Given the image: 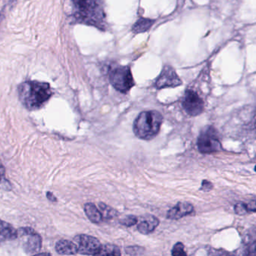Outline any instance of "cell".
<instances>
[{
  "mask_svg": "<svg viewBox=\"0 0 256 256\" xmlns=\"http://www.w3.org/2000/svg\"><path fill=\"white\" fill-rule=\"evenodd\" d=\"M98 255H121V251L118 246L114 244H106L102 246V250Z\"/></svg>",
  "mask_w": 256,
  "mask_h": 256,
  "instance_id": "obj_18",
  "label": "cell"
},
{
  "mask_svg": "<svg viewBox=\"0 0 256 256\" xmlns=\"http://www.w3.org/2000/svg\"><path fill=\"white\" fill-rule=\"evenodd\" d=\"M234 211L238 215H244L250 212L256 213V201H250L248 204L238 203L234 206Z\"/></svg>",
  "mask_w": 256,
  "mask_h": 256,
  "instance_id": "obj_16",
  "label": "cell"
},
{
  "mask_svg": "<svg viewBox=\"0 0 256 256\" xmlns=\"http://www.w3.org/2000/svg\"><path fill=\"white\" fill-rule=\"evenodd\" d=\"M213 188V185L210 182L208 181V180H203L202 183V187L200 188V190L204 191V192H208V191L212 190Z\"/></svg>",
  "mask_w": 256,
  "mask_h": 256,
  "instance_id": "obj_22",
  "label": "cell"
},
{
  "mask_svg": "<svg viewBox=\"0 0 256 256\" xmlns=\"http://www.w3.org/2000/svg\"><path fill=\"white\" fill-rule=\"evenodd\" d=\"M84 211L87 217L93 223L98 224L104 220L103 216L99 208L92 203H87L84 205Z\"/></svg>",
  "mask_w": 256,
  "mask_h": 256,
  "instance_id": "obj_14",
  "label": "cell"
},
{
  "mask_svg": "<svg viewBox=\"0 0 256 256\" xmlns=\"http://www.w3.org/2000/svg\"><path fill=\"white\" fill-rule=\"evenodd\" d=\"M154 20L148 18H140L132 26V32L136 34L142 33L150 30V27L154 24Z\"/></svg>",
  "mask_w": 256,
  "mask_h": 256,
  "instance_id": "obj_15",
  "label": "cell"
},
{
  "mask_svg": "<svg viewBox=\"0 0 256 256\" xmlns=\"http://www.w3.org/2000/svg\"><path fill=\"white\" fill-rule=\"evenodd\" d=\"M138 222V219L136 216H132V215H130V216H126L124 219H122L121 224L122 225H124L126 227H131L132 225H136Z\"/></svg>",
  "mask_w": 256,
  "mask_h": 256,
  "instance_id": "obj_20",
  "label": "cell"
},
{
  "mask_svg": "<svg viewBox=\"0 0 256 256\" xmlns=\"http://www.w3.org/2000/svg\"><path fill=\"white\" fill-rule=\"evenodd\" d=\"M98 207L104 219H111L118 216V212L115 209L104 203H99Z\"/></svg>",
  "mask_w": 256,
  "mask_h": 256,
  "instance_id": "obj_17",
  "label": "cell"
},
{
  "mask_svg": "<svg viewBox=\"0 0 256 256\" xmlns=\"http://www.w3.org/2000/svg\"><path fill=\"white\" fill-rule=\"evenodd\" d=\"M255 171H256V167H255Z\"/></svg>",
  "mask_w": 256,
  "mask_h": 256,
  "instance_id": "obj_27",
  "label": "cell"
},
{
  "mask_svg": "<svg viewBox=\"0 0 256 256\" xmlns=\"http://www.w3.org/2000/svg\"><path fill=\"white\" fill-rule=\"evenodd\" d=\"M162 122L164 117L158 111H143L134 121V134L140 139H153L159 133Z\"/></svg>",
  "mask_w": 256,
  "mask_h": 256,
  "instance_id": "obj_3",
  "label": "cell"
},
{
  "mask_svg": "<svg viewBox=\"0 0 256 256\" xmlns=\"http://www.w3.org/2000/svg\"><path fill=\"white\" fill-rule=\"evenodd\" d=\"M182 106L186 114L196 117L204 111V102L200 96L192 90H186L182 100Z\"/></svg>",
  "mask_w": 256,
  "mask_h": 256,
  "instance_id": "obj_7",
  "label": "cell"
},
{
  "mask_svg": "<svg viewBox=\"0 0 256 256\" xmlns=\"http://www.w3.org/2000/svg\"><path fill=\"white\" fill-rule=\"evenodd\" d=\"M18 95L24 107L28 110H36L49 100L52 96V90L48 83L26 81L18 87Z\"/></svg>",
  "mask_w": 256,
  "mask_h": 256,
  "instance_id": "obj_2",
  "label": "cell"
},
{
  "mask_svg": "<svg viewBox=\"0 0 256 256\" xmlns=\"http://www.w3.org/2000/svg\"><path fill=\"white\" fill-rule=\"evenodd\" d=\"M74 240L78 244V253L87 255H98L102 250V243L92 236L80 234L75 237Z\"/></svg>",
  "mask_w": 256,
  "mask_h": 256,
  "instance_id": "obj_6",
  "label": "cell"
},
{
  "mask_svg": "<svg viewBox=\"0 0 256 256\" xmlns=\"http://www.w3.org/2000/svg\"><path fill=\"white\" fill-rule=\"evenodd\" d=\"M46 197H48V198L50 201H54V202H56V201H57L56 198V197L54 196L51 192H48V193H46Z\"/></svg>",
  "mask_w": 256,
  "mask_h": 256,
  "instance_id": "obj_24",
  "label": "cell"
},
{
  "mask_svg": "<svg viewBox=\"0 0 256 256\" xmlns=\"http://www.w3.org/2000/svg\"><path fill=\"white\" fill-rule=\"evenodd\" d=\"M172 255L173 256H186V253L184 251V246L183 243H176L172 250Z\"/></svg>",
  "mask_w": 256,
  "mask_h": 256,
  "instance_id": "obj_19",
  "label": "cell"
},
{
  "mask_svg": "<svg viewBox=\"0 0 256 256\" xmlns=\"http://www.w3.org/2000/svg\"><path fill=\"white\" fill-rule=\"evenodd\" d=\"M3 15L0 14V24H1L2 21Z\"/></svg>",
  "mask_w": 256,
  "mask_h": 256,
  "instance_id": "obj_26",
  "label": "cell"
},
{
  "mask_svg": "<svg viewBox=\"0 0 256 256\" xmlns=\"http://www.w3.org/2000/svg\"><path fill=\"white\" fill-rule=\"evenodd\" d=\"M246 254L248 255H256V241L250 246Z\"/></svg>",
  "mask_w": 256,
  "mask_h": 256,
  "instance_id": "obj_23",
  "label": "cell"
},
{
  "mask_svg": "<svg viewBox=\"0 0 256 256\" xmlns=\"http://www.w3.org/2000/svg\"><path fill=\"white\" fill-rule=\"evenodd\" d=\"M18 237V231L7 222L0 220V242L14 240Z\"/></svg>",
  "mask_w": 256,
  "mask_h": 256,
  "instance_id": "obj_13",
  "label": "cell"
},
{
  "mask_svg": "<svg viewBox=\"0 0 256 256\" xmlns=\"http://www.w3.org/2000/svg\"><path fill=\"white\" fill-rule=\"evenodd\" d=\"M20 233L22 235L26 236L25 248L30 253H34L40 250L42 248V238L38 234H36L33 230L30 228H21Z\"/></svg>",
  "mask_w": 256,
  "mask_h": 256,
  "instance_id": "obj_9",
  "label": "cell"
},
{
  "mask_svg": "<svg viewBox=\"0 0 256 256\" xmlns=\"http://www.w3.org/2000/svg\"><path fill=\"white\" fill-rule=\"evenodd\" d=\"M56 250L60 255H76L78 253V246L70 240H60L56 245Z\"/></svg>",
  "mask_w": 256,
  "mask_h": 256,
  "instance_id": "obj_12",
  "label": "cell"
},
{
  "mask_svg": "<svg viewBox=\"0 0 256 256\" xmlns=\"http://www.w3.org/2000/svg\"><path fill=\"white\" fill-rule=\"evenodd\" d=\"M4 176V169L3 168L2 165H0V180L2 179Z\"/></svg>",
  "mask_w": 256,
  "mask_h": 256,
  "instance_id": "obj_25",
  "label": "cell"
},
{
  "mask_svg": "<svg viewBox=\"0 0 256 256\" xmlns=\"http://www.w3.org/2000/svg\"><path fill=\"white\" fill-rule=\"evenodd\" d=\"M72 18L75 23L106 30L104 0H72Z\"/></svg>",
  "mask_w": 256,
  "mask_h": 256,
  "instance_id": "obj_1",
  "label": "cell"
},
{
  "mask_svg": "<svg viewBox=\"0 0 256 256\" xmlns=\"http://www.w3.org/2000/svg\"><path fill=\"white\" fill-rule=\"evenodd\" d=\"M182 80L172 66H165L155 82L158 89L176 87L182 85Z\"/></svg>",
  "mask_w": 256,
  "mask_h": 256,
  "instance_id": "obj_8",
  "label": "cell"
},
{
  "mask_svg": "<svg viewBox=\"0 0 256 256\" xmlns=\"http://www.w3.org/2000/svg\"><path fill=\"white\" fill-rule=\"evenodd\" d=\"M160 221L154 216H148L138 223L137 229L142 234H148L153 232L159 225Z\"/></svg>",
  "mask_w": 256,
  "mask_h": 256,
  "instance_id": "obj_11",
  "label": "cell"
},
{
  "mask_svg": "<svg viewBox=\"0 0 256 256\" xmlns=\"http://www.w3.org/2000/svg\"><path fill=\"white\" fill-rule=\"evenodd\" d=\"M197 145L200 153L203 154H210L222 150L219 135L213 126H207L202 131Z\"/></svg>",
  "mask_w": 256,
  "mask_h": 256,
  "instance_id": "obj_5",
  "label": "cell"
},
{
  "mask_svg": "<svg viewBox=\"0 0 256 256\" xmlns=\"http://www.w3.org/2000/svg\"><path fill=\"white\" fill-rule=\"evenodd\" d=\"M194 206L188 202H178L167 213V219L178 220L194 212Z\"/></svg>",
  "mask_w": 256,
  "mask_h": 256,
  "instance_id": "obj_10",
  "label": "cell"
},
{
  "mask_svg": "<svg viewBox=\"0 0 256 256\" xmlns=\"http://www.w3.org/2000/svg\"><path fill=\"white\" fill-rule=\"evenodd\" d=\"M109 78L112 87L122 93H127L135 85L129 66L114 68L110 72Z\"/></svg>",
  "mask_w": 256,
  "mask_h": 256,
  "instance_id": "obj_4",
  "label": "cell"
},
{
  "mask_svg": "<svg viewBox=\"0 0 256 256\" xmlns=\"http://www.w3.org/2000/svg\"><path fill=\"white\" fill-rule=\"evenodd\" d=\"M143 249L138 246H130L126 248V252L130 255H141L143 253Z\"/></svg>",
  "mask_w": 256,
  "mask_h": 256,
  "instance_id": "obj_21",
  "label": "cell"
}]
</instances>
